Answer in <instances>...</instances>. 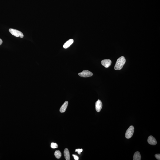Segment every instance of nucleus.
Masks as SVG:
<instances>
[{
  "label": "nucleus",
  "mask_w": 160,
  "mask_h": 160,
  "mask_svg": "<svg viewBox=\"0 0 160 160\" xmlns=\"http://www.w3.org/2000/svg\"><path fill=\"white\" fill-rule=\"evenodd\" d=\"M78 75L80 77H84V78H87L92 76L93 75L92 73L88 70H85L82 71V72L79 73Z\"/></svg>",
  "instance_id": "4"
},
{
  "label": "nucleus",
  "mask_w": 160,
  "mask_h": 160,
  "mask_svg": "<svg viewBox=\"0 0 160 160\" xmlns=\"http://www.w3.org/2000/svg\"><path fill=\"white\" fill-rule=\"evenodd\" d=\"M126 62V59L124 57L122 56L119 58L116 63L114 69L117 70H121L123 68Z\"/></svg>",
  "instance_id": "1"
},
{
  "label": "nucleus",
  "mask_w": 160,
  "mask_h": 160,
  "mask_svg": "<svg viewBox=\"0 0 160 160\" xmlns=\"http://www.w3.org/2000/svg\"><path fill=\"white\" fill-rule=\"evenodd\" d=\"M83 151V149H78L76 150L75 152H77L79 155H80L81 154V153Z\"/></svg>",
  "instance_id": "14"
},
{
  "label": "nucleus",
  "mask_w": 160,
  "mask_h": 160,
  "mask_svg": "<svg viewBox=\"0 0 160 160\" xmlns=\"http://www.w3.org/2000/svg\"><path fill=\"white\" fill-rule=\"evenodd\" d=\"M54 155L57 158L59 159L62 156V154L60 151L57 150L55 152Z\"/></svg>",
  "instance_id": "12"
},
{
  "label": "nucleus",
  "mask_w": 160,
  "mask_h": 160,
  "mask_svg": "<svg viewBox=\"0 0 160 160\" xmlns=\"http://www.w3.org/2000/svg\"><path fill=\"white\" fill-rule=\"evenodd\" d=\"M68 104V101H66L65 102L60 109V112L61 113H63V112H65L67 108Z\"/></svg>",
  "instance_id": "8"
},
{
  "label": "nucleus",
  "mask_w": 160,
  "mask_h": 160,
  "mask_svg": "<svg viewBox=\"0 0 160 160\" xmlns=\"http://www.w3.org/2000/svg\"><path fill=\"white\" fill-rule=\"evenodd\" d=\"M155 157L158 160H160V154H156L155 155Z\"/></svg>",
  "instance_id": "15"
},
{
  "label": "nucleus",
  "mask_w": 160,
  "mask_h": 160,
  "mask_svg": "<svg viewBox=\"0 0 160 160\" xmlns=\"http://www.w3.org/2000/svg\"><path fill=\"white\" fill-rule=\"evenodd\" d=\"M72 156H73L75 160H79V157H78V156H77V155H73Z\"/></svg>",
  "instance_id": "16"
},
{
  "label": "nucleus",
  "mask_w": 160,
  "mask_h": 160,
  "mask_svg": "<svg viewBox=\"0 0 160 160\" xmlns=\"http://www.w3.org/2000/svg\"><path fill=\"white\" fill-rule=\"evenodd\" d=\"M141 159V156L140 153L138 151L136 152L134 155L133 160H140Z\"/></svg>",
  "instance_id": "11"
},
{
  "label": "nucleus",
  "mask_w": 160,
  "mask_h": 160,
  "mask_svg": "<svg viewBox=\"0 0 160 160\" xmlns=\"http://www.w3.org/2000/svg\"><path fill=\"white\" fill-rule=\"evenodd\" d=\"M134 131V127L133 126H130L126 131L125 137L127 139H129L132 137Z\"/></svg>",
  "instance_id": "2"
},
{
  "label": "nucleus",
  "mask_w": 160,
  "mask_h": 160,
  "mask_svg": "<svg viewBox=\"0 0 160 160\" xmlns=\"http://www.w3.org/2000/svg\"><path fill=\"white\" fill-rule=\"evenodd\" d=\"M51 147L53 149L57 148L58 147L57 144L56 143H52L51 144Z\"/></svg>",
  "instance_id": "13"
},
{
  "label": "nucleus",
  "mask_w": 160,
  "mask_h": 160,
  "mask_svg": "<svg viewBox=\"0 0 160 160\" xmlns=\"http://www.w3.org/2000/svg\"><path fill=\"white\" fill-rule=\"evenodd\" d=\"M102 103L101 101L98 100L96 103V109L97 112H100L102 108Z\"/></svg>",
  "instance_id": "6"
},
{
  "label": "nucleus",
  "mask_w": 160,
  "mask_h": 160,
  "mask_svg": "<svg viewBox=\"0 0 160 160\" xmlns=\"http://www.w3.org/2000/svg\"><path fill=\"white\" fill-rule=\"evenodd\" d=\"M101 63L103 66L105 68H108L112 64V61L110 59H105L103 60L101 62Z\"/></svg>",
  "instance_id": "7"
},
{
  "label": "nucleus",
  "mask_w": 160,
  "mask_h": 160,
  "mask_svg": "<svg viewBox=\"0 0 160 160\" xmlns=\"http://www.w3.org/2000/svg\"><path fill=\"white\" fill-rule=\"evenodd\" d=\"M11 34L16 37H20L21 38H23L24 37L23 34L19 31L12 29H10L9 30Z\"/></svg>",
  "instance_id": "3"
},
{
  "label": "nucleus",
  "mask_w": 160,
  "mask_h": 160,
  "mask_svg": "<svg viewBox=\"0 0 160 160\" xmlns=\"http://www.w3.org/2000/svg\"><path fill=\"white\" fill-rule=\"evenodd\" d=\"M147 141L148 144L152 145H155L157 143L156 139L152 136L148 137L147 139Z\"/></svg>",
  "instance_id": "5"
},
{
  "label": "nucleus",
  "mask_w": 160,
  "mask_h": 160,
  "mask_svg": "<svg viewBox=\"0 0 160 160\" xmlns=\"http://www.w3.org/2000/svg\"><path fill=\"white\" fill-rule=\"evenodd\" d=\"M64 154L65 158L66 160H70V152L69 150L67 148H66L64 149Z\"/></svg>",
  "instance_id": "10"
},
{
  "label": "nucleus",
  "mask_w": 160,
  "mask_h": 160,
  "mask_svg": "<svg viewBox=\"0 0 160 160\" xmlns=\"http://www.w3.org/2000/svg\"><path fill=\"white\" fill-rule=\"evenodd\" d=\"M74 42V40L72 39H70L66 42L63 45V47L65 49L68 48L70 45H71Z\"/></svg>",
  "instance_id": "9"
},
{
  "label": "nucleus",
  "mask_w": 160,
  "mask_h": 160,
  "mask_svg": "<svg viewBox=\"0 0 160 160\" xmlns=\"http://www.w3.org/2000/svg\"><path fill=\"white\" fill-rule=\"evenodd\" d=\"M2 43H3V41L0 38V45H2Z\"/></svg>",
  "instance_id": "17"
}]
</instances>
